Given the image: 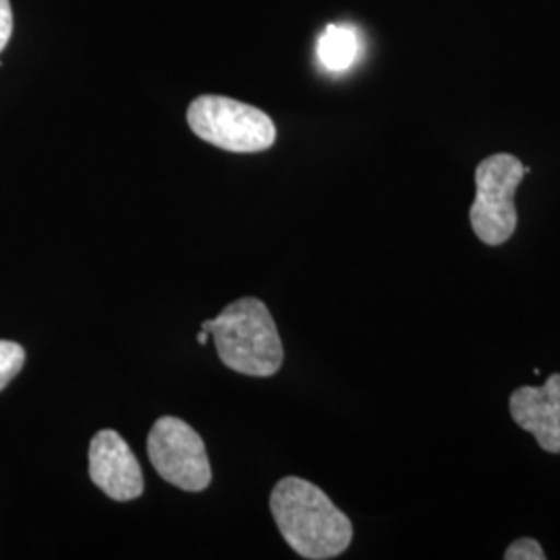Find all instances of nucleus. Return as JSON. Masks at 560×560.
I'll use <instances>...</instances> for the list:
<instances>
[{"mask_svg":"<svg viewBox=\"0 0 560 560\" xmlns=\"http://www.w3.org/2000/svg\"><path fill=\"white\" fill-rule=\"evenodd\" d=\"M201 330L214 337L222 363L237 374L268 378L284 360L275 318L256 298L233 301L214 320L201 322Z\"/></svg>","mask_w":560,"mask_h":560,"instance_id":"2","label":"nucleus"},{"mask_svg":"<svg viewBox=\"0 0 560 560\" xmlns=\"http://www.w3.org/2000/svg\"><path fill=\"white\" fill-rule=\"evenodd\" d=\"M90 478L102 492L117 502L143 494V474L131 446L115 430H101L90 442Z\"/></svg>","mask_w":560,"mask_h":560,"instance_id":"6","label":"nucleus"},{"mask_svg":"<svg viewBox=\"0 0 560 560\" xmlns=\"http://www.w3.org/2000/svg\"><path fill=\"white\" fill-rule=\"evenodd\" d=\"M148 457L162 480L185 492L212 483V467L200 434L179 418H159L148 434Z\"/></svg>","mask_w":560,"mask_h":560,"instance_id":"5","label":"nucleus"},{"mask_svg":"<svg viewBox=\"0 0 560 560\" xmlns=\"http://www.w3.org/2000/svg\"><path fill=\"white\" fill-rule=\"evenodd\" d=\"M13 36V7L11 0H0V52Z\"/></svg>","mask_w":560,"mask_h":560,"instance_id":"11","label":"nucleus"},{"mask_svg":"<svg viewBox=\"0 0 560 560\" xmlns=\"http://www.w3.org/2000/svg\"><path fill=\"white\" fill-rule=\"evenodd\" d=\"M361 40L355 27L347 23H330L322 32L316 55L322 67L330 73H342L360 59Z\"/></svg>","mask_w":560,"mask_h":560,"instance_id":"8","label":"nucleus"},{"mask_svg":"<svg viewBox=\"0 0 560 560\" xmlns=\"http://www.w3.org/2000/svg\"><path fill=\"white\" fill-rule=\"evenodd\" d=\"M270 511L284 541L303 559H337L353 540L351 520L312 481L282 478L270 494Z\"/></svg>","mask_w":560,"mask_h":560,"instance_id":"1","label":"nucleus"},{"mask_svg":"<svg viewBox=\"0 0 560 560\" xmlns=\"http://www.w3.org/2000/svg\"><path fill=\"white\" fill-rule=\"evenodd\" d=\"M206 340H208V332H206V330H200V335H198V342H200V345H206Z\"/></svg>","mask_w":560,"mask_h":560,"instance_id":"12","label":"nucleus"},{"mask_svg":"<svg viewBox=\"0 0 560 560\" xmlns=\"http://www.w3.org/2000/svg\"><path fill=\"white\" fill-rule=\"evenodd\" d=\"M506 560H546V552L540 546V541L534 538H520L513 541L506 552H504Z\"/></svg>","mask_w":560,"mask_h":560,"instance_id":"10","label":"nucleus"},{"mask_svg":"<svg viewBox=\"0 0 560 560\" xmlns=\"http://www.w3.org/2000/svg\"><path fill=\"white\" fill-rule=\"evenodd\" d=\"M187 125L200 140L233 154L266 152L277 141V125L264 110L226 96L206 94L191 101Z\"/></svg>","mask_w":560,"mask_h":560,"instance_id":"3","label":"nucleus"},{"mask_svg":"<svg viewBox=\"0 0 560 560\" xmlns=\"http://www.w3.org/2000/svg\"><path fill=\"white\" fill-rule=\"evenodd\" d=\"M511 418L521 430L536 436L541 451L560 453V374L541 386H520L509 399Z\"/></svg>","mask_w":560,"mask_h":560,"instance_id":"7","label":"nucleus"},{"mask_svg":"<svg viewBox=\"0 0 560 560\" xmlns=\"http://www.w3.org/2000/svg\"><path fill=\"white\" fill-rule=\"evenodd\" d=\"M25 363V349L20 342L13 340H0V390L9 386Z\"/></svg>","mask_w":560,"mask_h":560,"instance_id":"9","label":"nucleus"},{"mask_svg":"<svg viewBox=\"0 0 560 560\" xmlns=\"http://www.w3.org/2000/svg\"><path fill=\"white\" fill-rule=\"evenodd\" d=\"M529 168L513 154H492L476 166V200L469 222L476 237L499 247L517 231L515 191Z\"/></svg>","mask_w":560,"mask_h":560,"instance_id":"4","label":"nucleus"}]
</instances>
